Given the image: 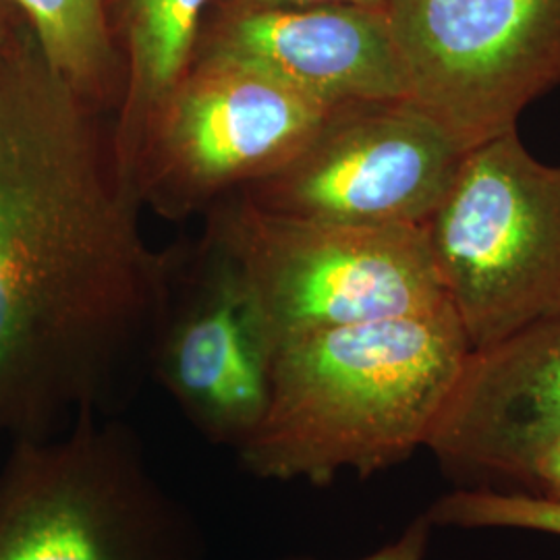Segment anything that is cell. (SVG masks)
<instances>
[{
	"instance_id": "6da1fadb",
	"label": "cell",
	"mask_w": 560,
	"mask_h": 560,
	"mask_svg": "<svg viewBox=\"0 0 560 560\" xmlns=\"http://www.w3.org/2000/svg\"><path fill=\"white\" fill-rule=\"evenodd\" d=\"M115 117L32 32L0 52V442L113 416L148 363L175 256L141 231Z\"/></svg>"
},
{
	"instance_id": "7a4b0ae2",
	"label": "cell",
	"mask_w": 560,
	"mask_h": 560,
	"mask_svg": "<svg viewBox=\"0 0 560 560\" xmlns=\"http://www.w3.org/2000/svg\"><path fill=\"white\" fill-rule=\"evenodd\" d=\"M469 351L453 307L280 340L241 469L324 488L399 465L425 448Z\"/></svg>"
},
{
	"instance_id": "3957f363",
	"label": "cell",
	"mask_w": 560,
	"mask_h": 560,
	"mask_svg": "<svg viewBox=\"0 0 560 560\" xmlns=\"http://www.w3.org/2000/svg\"><path fill=\"white\" fill-rule=\"evenodd\" d=\"M9 444L0 560H206L200 525L127 423L81 416L55 436Z\"/></svg>"
},
{
	"instance_id": "277c9868",
	"label": "cell",
	"mask_w": 560,
	"mask_h": 560,
	"mask_svg": "<svg viewBox=\"0 0 560 560\" xmlns=\"http://www.w3.org/2000/svg\"><path fill=\"white\" fill-rule=\"evenodd\" d=\"M203 243L231 266L275 345L307 332L451 307L423 226H342L261 212L231 196Z\"/></svg>"
},
{
	"instance_id": "5b68a950",
	"label": "cell",
	"mask_w": 560,
	"mask_h": 560,
	"mask_svg": "<svg viewBox=\"0 0 560 560\" xmlns=\"http://www.w3.org/2000/svg\"><path fill=\"white\" fill-rule=\"evenodd\" d=\"M423 229L471 349L560 316V164L517 129L465 152Z\"/></svg>"
},
{
	"instance_id": "8992f818",
	"label": "cell",
	"mask_w": 560,
	"mask_h": 560,
	"mask_svg": "<svg viewBox=\"0 0 560 560\" xmlns=\"http://www.w3.org/2000/svg\"><path fill=\"white\" fill-rule=\"evenodd\" d=\"M330 110L249 65L196 57L148 122L129 180L162 219L208 214L291 161Z\"/></svg>"
},
{
	"instance_id": "52a82bcc",
	"label": "cell",
	"mask_w": 560,
	"mask_h": 560,
	"mask_svg": "<svg viewBox=\"0 0 560 560\" xmlns=\"http://www.w3.org/2000/svg\"><path fill=\"white\" fill-rule=\"evenodd\" d=\"M407 98L469 152L560 85V0H384Z\"/></svg>"
},
{
	"instance_id": "ba28073f",
	"label": "cell",
	"mask_w": 560,
	"mask_h": 560,
	"mask_svg": "<svg viewBox=\"0 0 560 560\" xmlns=\"http://www.w3.org/2000/svg\"><path fill=\"white\" fill-rule=\"evenodd\" d=\"M463 156L409 98L353 102L332 108L291 161L235 196L295 221L423 226Z\"/></svg>"
},
{
	"instance_id": "9c48e42d",
	"label": "cell",
	"mask_w": 560,
	"mask_h": 560,
	"mask_svg": "<svg viewBox=\"0 0 560 560\" xmlns=\"http://www.w3.org/2000/svg\"><path fill=\"white\" fill-rule=\"evenodd\" d=\"M272 342L243 284L203 241L177 261L148 365L206 441L240 448L268 402Z\"/></svg>"
},
{
	"instance_id": "30bf717a",
	"label": "cell",
	"mask_w": 560,
	"mask_h": 560,
	"mask_svg": "<svg viewBox=\"0 0 560 560\" xmlns=\"http://www.w3.org/2000/svg\"><path fill=\"white\" fill-rule=\"evenodd\" d=\"M560 434V316L471 349L425 448L460 488L527 490Z\"/></svg>"
},
{
	"instance_id": "8fae6325",
	"label": "cell",
	"mask_w": 560,
	"mask_h": 560,
	"mask_svg": "<svg viewBox=\"0 0 560 560\" xmlns=\"http://www.w3.org/2000/svg\"><path fill=\"white\" fill-rule=\"evenodd\" d=\"M196 57L249 65L326 108L407 98L381 7L318 4L206 21Z\"/></svg>"
},
{
	"instance_id": "7c38bea8",
	"label": "cell",
	"mask_w": 560,
	"mask_h": 560,
	"mask_svg": "<svg viewBox=\"0 0 560 560\" xmlns=\"http://www.w3.org/2000/svg\"><path fill=\"white\" fill-rule=\"evenodd\" d=\"M210 2L104 0L106 30L122 71L115 145L127 179L148 122L191 62Z\"/></svg>"
},
{
	"instance_id": "4fadbf2b",
	"label": "cell",
	"mask_w": 560,
	"mask_h": 560,
	"mask_svg": "<svg viewBox=\"0 0 560 560\" xmlns=\"http://www.w3.org/2000/svg\"><path fill=\"white\" fill-rule=\"evenodd\" d=\"M48 62L102 110H119L122 71L104 0H18Z\"/></svg>"
},
{
	"instance_id": "5bb4252c",
	"label": "cell",
	"mask_w": 560,
	"mask_h": 560,
	"mask_svg": "<svg viewBox=\"0 0 560 560\" xmlns=\"http://www.w3.org/2000/svg\"><path fill=\"white\" fill-rule=\"evenodd\" d=\"M434 527L521 529L560 538V499L525 490L460 488L442 494L425 511Z\"/></svg>"
},
{
	"instance_id": "9a60e30c",
	"label": "cell",
	"mask_w": 560,
	"mask_h": 560,
	"mask_svg": "<svg viewBox=\"0 0 560 560\" xmlns=\"http://www.w3.org/2000/svg\"><path fill=\"white\" fill-rule=\"evenodd\" d=\"M318 4H361V7L384 9V0H212L203 23L224 20V18H237V15H249V13L280 11V9H305V7H318Z\"/></svg>"
},
{
	"instance_id": "2e32d148",
	"label": "cell",
	"mask_w": 560,
	"mask_h": 560,
	"mask_svg": "<svg viewBox=\"0 0 560 560\" xmlns=\"http://www.w3.org/2000/svg\"><path fill=\"white\" fill-rule=\"evenodd\" d=\"M432 532H434V525L425 517V513H421L400 532L397 540L388 541L386 546H382L381 550L355 560H423L425 559V552H428V546H430ZM279 560L316 559H295L293 557V559Z\"/></svg>"
},
{
	"instance_id": "e0dca14e",
	"label": "cell",
	"mask_w": 560,
	"mask_h": 560,
	"mask_svg": "<svg viewBox=\"0 0 560 560\" xmlns=\"http://www.w3.org/2000/svg\"><path fill=\"white\" fill-rule=\"evenodd\" d=\"M525 492L560 499V434L548 442L534 459Z\"/></svg>"
},
{
	"instance_id": "ac0fdd59",
	"label": "cell",
	"mask_w": 560,
	"mask_h": 560,
	"mask_svg": "<svg viewBox=\"0 0 560 560\" xmlns=\"http://www.w3.org/2000/svg\"><path fill=\"white\" fill-rule=\"evenodd\" d=\"M32 32L18 0H0V52L15 50Z\"/></svg>"
}]
</instances>
